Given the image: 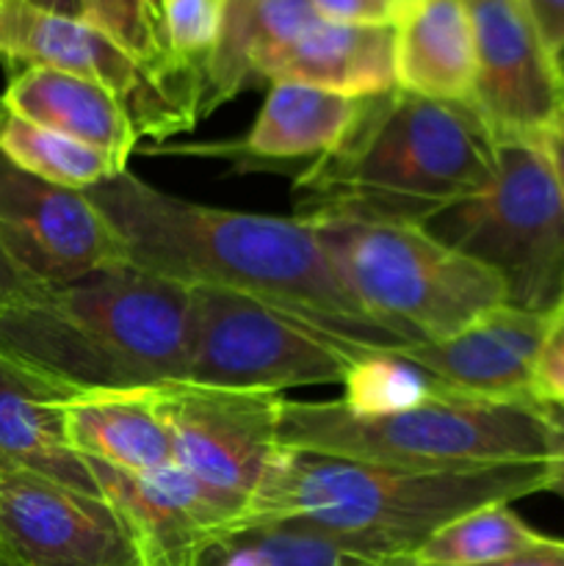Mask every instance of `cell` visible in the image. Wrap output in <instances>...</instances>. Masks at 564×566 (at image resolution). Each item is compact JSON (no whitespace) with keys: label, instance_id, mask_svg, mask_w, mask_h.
<instances>
[{"label":"cell","instance_id":"6da1fadb","mask_svg":"<svg viewBox=\"0 0 564 566\" xmlns=\"http://www.w3.org/2000/svg\"><path fill=\"white\" fill-rule=\"evenodd\" d=\"M83 193L116 232L127 263L138 269L186 287L263 298L354 346L374 352L409 346L363 313L313 227L296 216L199 205L149 186L130 169Z\"/></svg>","mask_w":564,"mask_h":566},{"label":"cell","instance_id":"7a4b0ae2","mask_svg":"<svg viewBox=\"0 0 564 566\" xmlns=\"http://www.w3.org/2000/svg\"><path fill=\"white\" fill-rule=\"evenodd\" d=\"M551 464L409 470L282 446L243 525H293L365 562L412 558L431 534L490 503L547 492Z\"/></svg>","mask_w":564,"mask_h":566},{"label":"cell","instance_id":"3957f363","mask_svg":"<svg viewBox=\"0 0 564 566\" xmlns=\"http://www.w3.org/2000/svg\"><path fill=\"white\" fill-rule=\"evenodd\" d=\"M495 136L468 103L404 88L365 97L352 130L293 180L302 221H379L420 227L490 186Z\"/></svg>","mask_w":564,"mask_h":566},{"label":"cell","instance_id":"277c9868","mask_svg":"<svg viewBox=\"0 0 564 566\" xmlns=\"http://www.w3.org/2000/svg\"><path fill=\"white\" fill-rule=\"evenodd\" d=\"M191 287L114 263L0 315V352L66 390L186 381Z\"/></svg>","mask_w":564,"mask_h":566},{"label":"cell","instance_id":"5b68a950","mask_svg":"<svg viewBox=\"0 0 564 566\" xmlns=\"http://www.w3.org/2000/svg\"><path fill=\"white\" fill-rule=\"evenodd\" d=\"M280 442L299 451L409 470L547 462L551 420L542 401L437 392L390 415H354L343 401H282Z\"/></svg>","mask_w":564,"mask_h":566},{"label":"cell","instance_id":"8992f818","mask_svg":"<svg viewBox=\"0 0 564 566\" xmlns=\"http://www.w3.org/2000/svg\"><path fill=\"white\" fill-rule=\"evenodd\" d=\"M310 224V221H307ZM363 313L409 343H440L506 304L501 280L424 227L313 221Z\"/></svg>","mask_w":564,"mask_h":566},{"label":"cell","instance_id":"52a82bcc","mask_svg":"<svg viewBox=\"0 0 564 566\" xmlns=\"http://www.w3.org/2000/svg\"><path fill=\"white\" fill-rule=\"evenodd\" d=\"M424 227L501 280L506 304L556 318L564 310V199L536 138L495 142V175Z\"/></svg>","mask_w":564,"mask_h":566},{"label":"cell","instance_id":"ba28073f","mask_svg":"<svg viewBox=\"0 0 564 566\" xmlns=\"http://www.w3.org/2000/svg\"><path fill=\"white\" fill-rule=\"evenodd\" d=\"M354 346L313 321L247 293L191 287V343L186 381L224 390L285 392L343 385Z\"/></svg>","mask_w":564,"mask_h":566},{"label":"cell","instance_id":"9c48e42d","mask_svg":"<svg viewBox=\"0 0 564 566\" xmlns=\"http://www.w3.org/2000/svg\"><path fill=\"white\" fill-rule=\"evenodd\" d=\"M282 401L280 392L224 390L191 381L155 387L175 464L232 503L243 520L282 448Z\"/></svg>","mask_w":564,"mask_h":566},{"label":"cell","instance_id":"30bf717a","mask_svg":"<svg viewBox=\"0 0 564 566\" xmlns=\"http://www.w3.org/2000/svg\"><path fill=\"white\" fill-rule=\"evenodd\" d=\"M0 59L50 66L100 83L125 103L138 136L166 138L197 125L191 105L83 17L53 14L28 0H0Z\"/></svg>","mask_w":564,"mask_h":566},{"label":"cell","instance_id":"8fae6325","mask_svg":"<svg viewBox=\"0 0 564 566\" xmlns=\"http://www.w3.org/2000/svg\"><path fill=\"white\" fill-rule=\"evenodd\" d=\"M0 566H142V558L103 495L0 473Z\"/></svg>","mask_w":564,"mask_h":566},{"label":"cell","instance_id":"7c38bea8","mask_svg":"<svg viewBox=\"0 0 564 566\" xmlns=\"http://www.w3.org/2000/svg\"><path fill=\"white\" fill-rule=\"evenodd\" d=\"M0 243L42 287L127 263L125 247L83 191L53 186L0 153Z\"/></svg>","mask_w":564,"mask_h":566},{"label":"cell","instance_id":"4fadbf2b","mask_svg":"<svg viewBox=\"0 0 564 566\" xmlns=\"http://www.w3.org/2000/svg\"><path fill=\"white\" fill-rule=\"evenodd\" d=\"M476 36L473 105L495 142L536 138L564 111V77L525 0H468Z\"/></svg>","mask_w":564,"mask_h":566},{"label":"cell","instance_id":"5bb4252c","mask_svg":"<svg viewBox=\"0 0 564 566\" xmlns=\"http://www.w3.org/2000/svg\"><path fill=\"white\" fill-rule=\"evenodd\" d=\"M88 468L105 501L125 520L142 566H197L213 542L243 523L232 503L177 464L144 475L100 462Z\"/></svg>","mask_w":564,"mask_h":566},{"label":"cell","instance_id":"9a60e30c","mask_svg":"<svg viewBox=\"0 0 564 566\" xmlns=\"http://www.w3.org/2000/svg\"><path fill=\"white\" fill-rule=\"evenodd\" d=\"M363 99L343 97L304 83H271L252 127L236 142L171 144L153 147L155 155H197L230 160L238 171H280L302 175L330 155L352 130Z\"/></svg>","mask_w":564,"mask_h":566},{"label":"cell","instance_id":"2e32d148","mask_svg":"<svg viewBox=\"0 0 564 566\" xmlns=\"http://www.w3.org/2000/svg\"><path fill=\"white\" fill-rule=\"evenodd\" d=\"M551 326V315L503 304L448 340L409 343L393 354L424 368L440 390L536 401L534 370Z\"/></svg>","mask_w":564,"mask_h":566},{"label":"cell","instance_id":"e0dca14e","mask_svg":"<svg viewBox=\"0 0 564 566\" xmlns=\"http://www.w3.org/2000/svg\"><path fill=\"white\" fill-rule=\"evenodd\" d=\"M72 392L0 352V473H33L103 495L86 459L66 442L64 401Z\"/></svg>","mask_w":564,"mask_h":566},{"label":"cell","instance_id":"ac0fdd59","mask_svg":"<svg viewBox=\"0 0 564 566\" xmlns=\"http://www.w3.org/2000/svg\"><path fill=\"white\" fill-rule=\"evenodd\" d=\"M315 20L310 0H230L221 36L199 77V119L260 81L271 83L288 50Z\"/></svg>","mask_w":564,"mask_h":566},{"label":"cell","instance_id":"d6986e66","mask_svg":"<svg viewBox=\"0 0 564 566\" xmlns=\"http://www.w3.org/2000/svg\"><path fill=\"white\" fill-rule=\"evenodd\" d=\"M9 114L94 147L127 171L138 144L136 122L114 92L50 66H22L3 92Z\"/></svg>","mask_w":564,"mask_h":566},{"label":"cell","instance_id":"ffe728a7","mask_svg":"<svg viewBox=\"0 0 564 566\" xmlns=\"http://www.w3.org/2000/svg\"><path fill=\"white\" fill-rule=\"evenodd\" d=\"M393 48L398 88L470 105L476 36L468 0H401L393 20Z\"/></svg>","mask_w":564,"mask_h":566},{"label":"cell","instance_id":"44dd1931","mask_svg":"<svg viewBox=\"0 0 564 566\" xmlns=\"http://www.w3.org/2000/svg\"><path fill=\"white\" fill-rule=\"evenodd\" d=\"M64 429L70 448L86 462L136 475L175 464L155 387L72 392L64 401Z\"/></svg>","mask_w":564,"mask_h":566},{"label":"cell","instance_id":"7402d4cb","mask_svg":"<svg viewBox=\"0 0 564 566\" xmlns=\"http://www.w3.org/2000/svg\"><path fill=\"white\" fill-rule=\"evenodd\" d=\"M276 81L304 83L354 99L393 92V25H348L318 17L276 66L271 83Z\"/></svg>","mask_w":564,"mask_h":566},{"label":"cell","instance_id":"603a6c76","mask_svg":"<svg viewBox=\"0 0 564 566\" xmlns=\"http://www.w3.org/2000/svg\"><path fill=\"white\" fill-rule=\"evenodd\" d=\"M545 539L509 503H490L442 525L412 558L420 566H487L531 551Z\"/></svg>","mask_w":564,"mask_h":566},{"label":"cell","instance_id":"cb8c5ba5","mask_svg":"<svg viewBox=\"0 0 564 566\" xmlns=\"http://www.w3.org/2000/svg\"><path fill=\"white\" fill-rule=\"evenodd\" d=\"M0 153L14 166L36 175L53 186L86 191L105 180L122 175L111 158L97 153L94 147L75 142L70 136L39 127L33 122L9 114L0 125Z\"/></svg>","mask_w":564,"mask_h":566},{"label":"cell","instance_id":"d4e9b609","mask_svg":"<svg viewBox=\"0 0 564 566\" xmlns=\"http://www.w3.org/2000/svg\"><path fill=\"white\" fill-rule=\"evenodd\" d=\"M337 542L293 525H243L208 547L197 566H368Z\"/></svg>","mask_w":564,"mask_h":566},{"label":"cell","instance_id":"484cf974","mask_svg":"<svg viewBox=\"0 0 564 566\" xmlns=\"http://www.w3.org/2000/svg\"><path fill=\"white\" fill-rule=\"evenodd\" d=\"M341 387L343 407L354 415L404 412L442 392L424 368L393 352L359 354Z\"/></svg>","mask_w":564,"mask_h":566},{"label":"cell","instance_id":"4316f807","mask_svg":"<svg viewBox=\"0 0 564 566\" xmlns=\"http://www.w3.org/2000/svg\"><path fill=\"white\" fill-rule=\"evenodd\" d=\"M230 0H158L160 39L169 75L197 103L199 77L224 28Z\"/></svg>","mask_w":564,"mask_h":566},{"label":"cell","instance_id":"83f0119b","mask_svg":"<svg viewBox=\"0 0 564 566\" xmlns=\"http://www.w3.org/2000/svg\"><path fill=\"white\" fill-rule=\"evenodd\" d=\"M81 17L114 39L130 59H136L144 70L153 72L158 81L175 88L182 99L197 114L191 92L169 75L164 53V39H160V17L158 0H81ZM199 119V114H197Z\"/></svg>","mask_w":564,"mask_h":566},{"label":"cell","instance_id":"f1b7e54d","mask_svg":"<svg viewBox=\"0 0 564 566\" xmlns=\"http://www.w3.org/2000/svg\"><path fill=\"white\" fill-rule=\"evenodd\" d=\"M534 396L536 401L564 407V315L553 318L545 346H542L540 359H536Z\"/></svg>","mask_w":564,"mask_h":566},{"label":"cell","instance_id":"f546056e","mask_svg":"<svg viewBox=\"0 0 564 566\" xmlns=\"http://www.w3.org/2000/svg\"><path fill=\"white\" fill-rule=\"evenodd\" d=\"M315 14L348 25H393L401 0H310Z\"/></svg>","mask_w":564,"mask_h":566},{"label":"cell","instance_id":"4dcf8cb0","mask_svg":"<svg viewBox=\"0 0 564 566\" xmlns=\"http://www.w3.org/2000/svg\"><path fill=\"white\" fill-rule=\"evenodd\" d=\"M44 291H48V287L33 282L31 276L9 258V252H6L3 243H0V315L20 307V304L31 302V298L42 296Z\"/></svg>","mask_w":564,"mask_h":566},{"label":"cell","instance_id":"1f68e13d","mask_svg":"<svg viewBox=\"0 0 564 566\" xmlns=\"http://www.w3.org/2000/svg\"><path fill=\"white\" fill-rule=\"evenodd\" d=\"M542 42L553 55L564 53V0H525Z\"/></svg>","mask_w":564,"mask_h":566},{"label":"cell","instance_id":"d6a6232c","mask_svg":"<svg viewBox=\"0 0 564 566\" xmlns=\"http://www.w3.org/2000/svg\"><path fill=\"white\" fill-rule=\"evenodd\" d=\"M545 412L547 420H551L553 434V453L551 459H547V464H551L547 492H553V495H558L564 501V407H558V403H545Z\"/></svg>","mask_w":564,"mask_h":566},{"label":"cell","instance_id":"836d02e7","mask_svg":"<svg viewBox=\"0 0 564 566\" xmlns=\"http://www.w3.org/2000/svg\"><path fill=\"white\" fill-rule=\"evenodd\" d=\"M536 144H540L542 155H545L547 166L553 171V180L558 186V193L564 199V111L536 136Z\"/></svg>","mask_w":564,"mask_h":566},{"label":"cell","instance_id":"e575fe53","mask_svg":"<svg viewBox=\"0 0 564 566\" xmlns=\"http://www.w3.org/2000/svg\"><path fill=\"white\" fill-rule=\"evenodd\" d=\"M487 566H564V539H553L547 536L542 545L531 547V551L518 553L512 558H503V562L487 564Z\"/></svg>","mask_w":564,"mask_h":566},{"label":"cell","instance_id":"d590c367","mask_svg":"<svg viewBox=\"0 0 564 566\" xmlns=\"http://www.w3.org/2000/svg\"><path fill=\"white\" fill-rule=\"evenodd\" d=\"M31 6L44 11H53V14L64 17H81V0H28Z\"/></svg>","mask_w":564,"mask_h":566},{"label":"cell","instance_id":"8d00e7d4","mask_svg":"<svg viewBox=\"0 0 564 566\" xmlns=\"http://www.w3.org/2000/svg\"><path fill=\"white\" fill-rule=\"evenodd\" d=\"M368 566H420V564L415 562V558H390V562H376Z\"/></svg>","mask_w":564,"mask_h":566},{"label":"cell","instance_id":"74e56055","mask_svg":"<svg viewBox=\"0 0 564 566\" xmlns=\"http://www.w3.org/2000/svg\"><path fill=\"white\" fill-rule=\"evenodd\" d=\"M6 116H9V108H6L3 97H0V125H3V122H6Z\"/></svg>","mask_w":564,"mask_h":566},{"label":"cell","instance_id":"f35d334b","mask_svg":"<svg viewBox=\"0 0 564 566\" xmlns=\"http://www.w3.org/2000/svg\"><path fill=\"white\" fill-rule=\"evenodd\" d=\"M556 61H558V70H562V77H564V53H562V55H558V59H556Z\"/></svg>","mask_w":564,"mask_h":566}]
</instances>
